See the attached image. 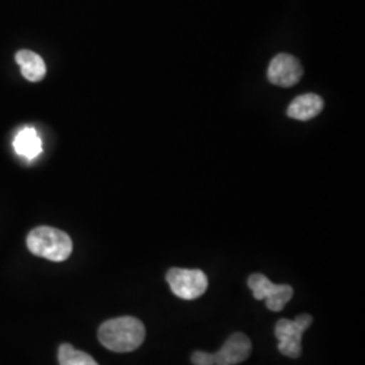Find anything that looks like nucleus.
Returning <instances> with one entry per match:
<instances>
[{
	"label": "nucleus",
	"mask_w": 365,
	"mask_h": 365,
	"mask_svg": "<svg viewBox=\"0 0 365 365\" xmlns=\"http://www.w3.org/2000/svg\"><path fill=\"white\" fill-rule=\"evenodd\" d=\"M194 365H215L212 353L195 352L191 357Z\"/></svg>",
	"instance_id": "obj_12"
},
{
	"label": "nucleus",
	"mask_w": 365,
	"mask_h": 365,
	"mask_svg": "<svg viewBox=\"0 0 365 365\" xmlns=\"http://www.w3.org/2000/svg\"><path fill=\"white\" fill-rule=\"evenodd\" d=\"M167 282L172 292L184 300H192L202 297L209 287V279L200 269L172 268L167 274Z\"/></svg>",
	"instance_id": "obj_4"
},
{
	"label": "nucleus",
	"mask_w": 365,
	"mask_h": 365,
	"mask_svg": "<svg viewBox=\"0 0 365 365\" xmlns=\"http://www.w3.org/2000/svg\"><path fill=\"white\" fill-rule=\"evenodd\" d=\"M26 242L33 255L56 262L66 261L73 250L71 237L49 226H39L31 230L27 235Z\"/></svg>",
	"instance_id": "obj_2"
},
{
	"label": "nucleus",
	"mask_w": 365,
	"mask_h": 365,
	"mask_svg": "<svg viewBox=\"0 0 365 365\" xmlns=\"http://www.w3.org/2000/svg\"><path fill=\"white\" fill-rule=\"evenodd\" d=\"M252 353V342L244 333H235L217 353H212L215 365H235L245 361Z\"/></svg>",
	"instance_id": "obj_7"
},
{
	"label": "nucleus",
	"mask_w": 365,
	"mask_h": 365,
	"mask_svg": "<svg viewBox=\"0 0 365 365\" xmlns=\"http://www.w3.org/2000/svg\"><path fill=\"white\" fill-rule=\"evenodd\" d=\"M324 108V101L315 93H304L295 98L287 110L288 117L298 120H309L317 117Z\"/></svg>",
	"instance_id": "obj_8"
},
{
	"label": "nucleus",
	"mask_w": 365,
	"mask_h": 365,
	"mask_svg": "<svg viewBox=\"0 0 365 365\" xmlns=\"http://www.w3.org/2000/svg\"><path fill=\"white\" fill-rule=\"evenodd\" d=\"M14 149L16 155L25 157L29 161L37 158L42 153V141L37 130L31 126H26L18 131L14 138Z\"/></svg>",
	"instance_id": "obj_9"
},
{
	"label": "nucleus",
	"mask_w": 365,
	"mask_h": 365,
	"mask_svg": "<svg viewBox=\"0 0 365 365\" xmlns=\"http://www.w3.org/2000/svg\"><path fill=\"white\" fill-rule=\"evenodd\" d=\"M144 324L134 317H119L108 319L99 327L98 337L108 351L115 353L133 352L145 339Z\"/></svg>",
	"instance_id": "obj_1"
},
{
	"label": "nucleus",
	"mask_w": 365,
	"mask_h": 365,
	"mask_svg": "<svg viewBox=\"0 0 365 365\" xmlns=\"http://www.w3.org/2000/svg\"><path fill=\"white\" fill-rule=\"evenodd\" d=\"M303 76L299 60L291 54H277L268 68L269 81L279 87H292Z\"/></svg>",
	"instance_id": "obj_6"
},
{
	"label": "nucleus",
	"mask_w": 365,
	"mask_h": 365,
	"mask_svg": "<svg viewBox=\"0 0 365 365\" xmlns=\"http://www.w3.org/2000/svg\"><path fill=\"white\" fill-rule=\"evenodd\" d=\"M248 286L256 299H265L267 307L271 312H282L294 295L291 286L274 284L267 276L261 274H252L248 279Z\"/></svg>",
	"instance_id": "obj_5"
},
{
	"label": "nucleus",
	"mask_w": 365,
	"mask_h": 365,
	"mask_svg": "<svg viewBox=\"0 0 365 365\" xmlns=\"http://www.w3.org/2000/svg\"><path fill=\"white\" fill-rule=\"evenodd\" d=\"M58 363L60 365H99L90 354L75 349L71 344H63L58 348Z\"/></svg>",
	"instance_id": "obj_11"
},
{
	"label": "nucleus",
	"mask_w": 365,
	"mask_h": 365,
	"mask_svg": "<svg viewBox=\"0 0 365 365\" xmlns=\"http://www.w3.org/2000/svg\"><path fill=\"white\" fill-rule=\"evenodd\" d=\"M15 61L21 66L24 78L29 81L37 83L46 76V64L42 57L36 52L22 49L15 54Z\"/></svg>",
	"instance_id": "obj_10"
},
{
	"label": "nucleus",
	"mask_w": 365,
	"mask_h": 365,
	"mask_svg": "<svg viewBox=\"0 0 365 365\" xmlns=\"http://www.w3.org/2000/svg\"><path fill=\"white\" fill-rule=\"evenodd\" d=\"M313 322L312 315L302 314L295 321L280 319L274 327V336L279 339V351L282 354L298 359L302 354V337L303 333Z\"/></svg>",
	"instance_id": "obj_3"
}]
</instances>
